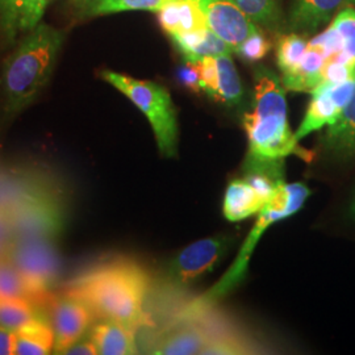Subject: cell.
Returning <instances> with one entry per match:
<instances>
[{
	"instance_id": "cell-20",
	"label": "cell",
	"mask_w": 355,
	"mask_h": 355,
	"mask_svg": "<svg viewBox=\"0 0 355 355\" xmlns=\"http://www.w3.org/2000/svg\"><path fill=\"white\" fill-rule=\"evenodd\" d=\"M171 38L186 61H199L204 57H218L223 54H232L233 51L228 44L216 36L209 28Z\"/></svg>"
},
{
	"instance_id": "cell-28",
	"label": "cell",
	"mask_w": 355,
	"mask_h": 355,
	"mask_svg": "<svg viewBox=\"0 0 355 355\" xmlns=\"http://www.w3.org/2000/svg\"><path fill=\"white\" fill-rule=\"evenodd\" d=\"M331 26L343 38V53L355 62V8L347 7L333 17Z\"/></svg>"
},
{
	"instance_id": "cell-1",
	"label": "cell",
	"mask_w": 355,
	"mask_h": 355,
	"mask_svg": "<svg viewBox=\"0 0 355 355\" xmlns=\"http://www.w3.org/2000/svg\"><path fill=\"white\" fill-rule=\"evenodd\" d=\"M150 278L144 267L116 258L92 267L71 280L64 292L83 300L103 320H114L133 329L148 324L145 299Z\"/></svg>"
},
{
	"instance_id": "cell-9",
	"label": "cell",
	"mask_w": 355,
	"mask_h": 355,
	"mask_svg": "<svg viewBox=\"0 0 355 355\" xmlns=\"http://www.w3.org/2000/svg\"><path fill=\"white\" fill-rule=\"evenodd\" d=\"M355 89V76L341 83H322L313 89L306 114L295 133V139L303 140L311 133L333 125L350 102Z\"/></svg>"
},
{
	"instance_id": "cell-24",
	"label": "cell",
	"mask_w": 355,
	"mask_h": 355,
	"mask_svg": "<svg viewBox=\"0 0 355 355\" xmlns=\"http://www.w3.org/2000/svg\"><path fill=\"white\" fill-rule=\"evenodd\" d=\"M33 302L26 299H0V328L19 331L38 318Z\"/></svg>"
},
{
	"instance_id": "cell-16",
	"label": "cell",
	"mask_w": 355,
	"mask_h": 355,
	"mask_svg": "<svg viewBox=\"0 0 355 355\" xmlns=\"http://www.w3.org/2000/svg\"><path fill=\"white\" fill-rule=\"evenodd\" d=\"M324 150L340 161L355 159V89L340 119L322 139Z\"/></svg>"
},
{
	"instance_id": "cell-15",
	"label": "cell",
	"mask_w": 355,
	"mask_h": 355,
	"mask_svg": "<svg viewBox=\"0 0 355 355\" xmlns=\"http://www.w3.org/2000/svg\"><path fill=\"white\" fill-rule=\"evenodd\" d=\"M158 15L162 29L170 37L208 28L203 10L196 0H177Z\"/></svg>"
},
{
	"instance_id": "cell-26",
	"label": "cell",
	"mask_w": 355,
	"mask_h": 355,
	"mask_svg": "<svg viewBox=\"0 0 355 355\" xmlns=\"http://www.w3.org/2000/svg\"><path fill=\"white\" fill-rule=\"evenodd\" d=\"M0 299H26L37 303L26 280L7 259H0Z\"/></svg>"
},
{
	"instance_id": "cell-29",
	"label": "cell",
	"mask_w": 355,
	"mask_h": 355,
	"mask_svg": "<svg viewBox=\"0 0 355 355\" xmlns=\"http://www.w3.org/2000/svg\"><path fill=\"white\" fill-rule=\"evenodd\" d=\"M193 64L198 70L200 91H203L209 98L216 101L217 86H218L216 57H204L199 61H193Z\"/></svg>"
},
{
	"instance_id": "cell-11",
	"label": "cell",
	"mask_w": 355,
	"mask_h": 355,
	"mask_svg": "<svg viewBox=\"0 0 355 355\" xmlns=\"http://www.w3.org/2000/svg\"><path fill=\"white\" fill-rule=\"evenodd\" d=\"M203 10L207 26L236 51L245 40L258 33L257 24L233 0H196Z\"/></svg>"
},
{
	"instance_id": "cell-13",
	"label": "cell",
	"mask_w": 355,
	"mask_h": 355,
	"mask_svg": "<svg viewBox=\"0 0 355 355\" xmlns=\"http://www.w3.org/2000/svg\"><path fill=\"white\" fill-rule=\"evenodd\" d=\"M51 0H0V32L8 44L41 23Z\"/></svg>"
},
{
	"instance_id": "cell-6",
	"label": "cell",
	"mask_w": 355,
	"mask_h": 355,
	"mask_svg": "<svg viewBox=\"0 0 355 355\" xmlns=\"http://www.w3.org/2000/svg\"><path fill=\"white\" fill-rule=\"evenodd\" d=\"M6 258L21 274L36 302L45 300L61 272V259L53 240H13Z\"/></svg>"
},
{
	"instance_id": "cell-8",
	"label": "cell",
	"mask_w": 355,
	"mask_h": 355,
	"mask_svg": "<svg viewBox=\"0 0 355 355\" xmlns=\"http://www.w3.org/2000/svg\"><path fill=\"white\" fill-rule=\"evenodd\" d=\"M13 240H54L62 232L64 209L57 192L31 196L6 209Z\"/></svg>"
},
{
	"instance_id": "cell-25",
	"label": "cell",
	"mask_w": 355,
	"mask_h": 355,
	"mask_svg": "<svg viewBox=\"0 0 355 355\" xmlns=\"http://www.w3.org/2000/svg\"><path fill=\"white\" fill-rule=\"evenodd\" d=\"M306 48L308 41L299 35H287L279 38L277 60L282 76H290L299 67Z\"/></svg>"
},
{
	"instance_id": "cell-5",
	"label": "cell",
	"mask_w": 355,
	"mask_h": 355,
	"mask_svg": "<svg viewBox=\"0 0 355 355\" xmlns=\"http://www.w3.org/2000/svg\"><path fill=\"white\" fill-rule=\"evenodd\" d=\"M102 78L146 116L161 154L166 158L177 157L179 127L170 92L152 80H141L111 70L102 71Z\"/></svg>"
},
{
	"instance_id": "cell-31",
	"label": "cell",
	"mask_w": 355,
	"mask_h": 355,
	"mask_svg": "<svg viewBox=\"0 0 355 355\" xmlns=\"http://www.w3.org/2000/svg\"><path fill=\"white\" fill-rule=\"evenodd\" d=\"M13 241L10 218L6 209H0V259L6 258Z\"/></svg>"
},
{
	"instance_id": "cell-19",
	"label": "cell",
	"mask_w": 355,
	"mask_h": 355,
	"mask_svg": "<svg viewBox=\"0 0 355 355\" xmlns=\"http://www.w3.org/2000/svg\"><path fill=\"white\" fill-rule=\"evenodd\" d=\"M266 203V199L246 179H237L229 183L223 209L229 221L237 223L258 215Z\"/></svg>"
},
{
	"instance_id": "cell-7",
	"label": "cell",
	"mask_w": 355,
	"mask_h": 355,
	"mask_svg": "<svg viewBox=\"0 0 355 355\" xmlns=\"http://www.w3.org/2000/svg\"><path fill=\"white\" fill-rule=\"evenodd\" d=\"M232 240L225 236L191 243L166 267L162 287L166 295H179L215 268L228 253Z\"/></svg>"
},
{
	"instance_id": "cell-2",
	"label": "cell",
	"mask_w": 355,
	"mask_h": 355,
	"mask_svg": "<svg viewBox=\"0 0 355 355\" xmlns=\"http://www.w3.org/2000/svg\"><path fill=\"white\" fill-rule=\"evenodd\" d=\"M64 32L40 23L20 40L7 57L0 76L4 110L15 114L26 110L46 86L64 45Z\"/></svg>"
},
{
	"instance_id": "cell-33",
	"label": "cell",
	"mask_w": 355,
	"mask_h": 355,
	"mask_svg": "<svg viewBox=\"0 0 355 355\" xmlns=\"http://www.w3.org/2000/svg\"><path fill=\"white\" fill-rule=\"evenodd\" d=\"M16 334L10 330L0 328V355H10L15 353Z\"/></svg>"
},
{
	"instance_id": "cell-10",
	"label": "cell",
	"mask_w": 355,
	"mask_h": 355,
	"mask_svg": "<svg viewBox=\"0 0 355 355\" xmlns=\"http://www.w3.org/2000/svg\"><path fill=\"white\" fill-rule=\"evenodd\" d=\"M51 328L54 331L53 354H64L79 341L94 320V311L83 300L64 292L51 303Z\"/></svg>"
},
{
	"instance_id": "cell-3",
	"label": "cell",
	"mask_w": 355,
	"mask_h": 355,
	"mask_svg": "<svg viewBox=\"0 0 355 355\" xmlns=\"http://www.w3.org/2000/svg\"><path fill=\"white\" fill-rule=\"evenodd\" d=\"M249 139L246 158L259 161H284L299 155L309 161L306 150L299 146L288 124L286 92L278 76L267 69L255 74L253 111L243 116Z\"/></svg>"
},
{
	"instance_id": "cell-14",
	"label": "cell",
	"mask_w": 355,
	"mask_h": 355,
	"mask_svg": "<svg viewBox=\"0 0 355 355\" xmlns=\"http://www.w3.org/2000/svg\"><path fill=\"white\" fill-rule=\"evenodd\" d=\"M98 354L132 355L139 353L136 329L114 320H103L91 331Z\"/></svg>"
},
{
	"instance_id": "cell-34",
	"label": "cell",
	"mask_w": 355,
	"mask_h": 355,
	"mask_svg": "<svg viewBox=\"0 0 355 355\" xmlns=\"http://www.w3.org/2000/svg\"><path fill=\"white\" fill-rule=\"evenodd\" d=\"M350 214H352V216L355 218V198L354 200H353V203H352V207H350Z\"/></svg>"
},
{
	"instance_id": "cell-4",
	"label": "cell",
	"mask_w": 355,
	"mask_h": 355,
	"mask_svg": "<svg viewBox=\"0 0 355 355\" xmlns=\"http://www.w3.org/2000/svg\"><path fill=\"white\" fill-rule=\"evenodd\" d=\"M311 190L303 183H291L282 184L272 198L267 202L266 205L259 211L255 225L250 230L246 241L239 253L237 259L227 271L224 278L217 282L214 288L203 293L199 299H195L190 306L184 308V315H195L202 313L204 309L211 308L217 303L221 297L233 291L237 286H240L242 280L245 279L248 265L250 257L262 234L270 228L274 223L284 220L290 216L297 214L304 205Z\"/></svg>"
},
{
	"instance_id": "cell-21",
	"label": "cell",
	"mask_w": 355,
	"mask_h": 355,
	"mask_svg": "<svg viewBox=\"0 0 355 355\" xmlns=\"http://www.w3.org/2000/svg\"><path fill=\"white\" fill-rule=\"evenodd\" d=\"M177 0H74L83 16H103L128 11L159 12Z\"/></svg>"
},
{
	"instance_id": "cell-30",
	"label": "cell",
	"mask_w": 355,
	"mask_h": 355,
	"mask_svg": "<svg viewBox=\"0 0 355 355\" xmlns=\"http://www.w3.org/2000/svg\"><path fill=\"white\" fill-rule=\"evenodd\" d=\"M270 49H271L270 42L262 36L261 32H258V33H254L253 36H250L248 40H245L236 53L243 60L254 62L266 57Z\"/></svg>"
},
{
	"instance_id": "cell-12",
	"label": "cell",
	"mask_w": 355,
	"mask_h": 355,
	"mask_svg": "<svg viewBox=\"0 0 355 355\" xmlns=\"http://www.w3.org/2000/svg\"><path fill=\"white\" fill-rule=\"evenodd\" d=\"M214 340L202 324L192 316H183L155 336L148 353L161 355L203 354L204 349Z\"/></svg>"
},
{
	"instance_id": "cell-22",
	"label": "cell",
	"mask_w": 355,
	"mask_h": 355,
	"mask_svg": "<svg viewBox=\"0 0 355 355\" xmlns=\"http://www.w3.org/2000/svg\"><path fill=\"white\" fill-rule=\"evenodd\" d=\"M15 334L16 340L13 354L48 355L53 353L54 331L42 318H35Z\"/></svg>"
},
{
	"instance_id": "cell-27",
	"label": "cell",
	"mask_w": 355,
	"mask_h": 355,
	"mask_svg": "<svg viewBox=\"0 0 355 355\" xmlns=\"http://www.w3.org/2000/svg\"><path fill=\"white\" fill-rule=\"evenodd\" d=\"M254 24L268 26L279 12V0H233Z\"/></svg>"
},
{
	"instance_id": "cell-32",
	"label": "cell",
	"mask_w": 355,
	"mask_h": 355,
	"mask_svg": "<svg viewBox=\"0 0 355 355\" xmlns=\"http://www.w3.org/2000/svg\"><path fill=\"white\" fill-rule=\"evenodd\" d=\"M64 354H73V355H94L98 354V350H96V346L95 343H92V340H79L76 343H73Z\"/></svg>"
},
{
	"instance_id": "cell-18",
	"label": "cell",
	"mask_w": 355,
	"mask_h": 355,
	"mask_svg": "<svg viewBox=\"0 0 355 355\" xmlns=\"http://www.w3.org/2000/svg\"><path fill=\"white\" fill-rule=\"evenodd\" d=\"M328 55L315 42L309 41L299 67L287 76H282L284 89L297 92H312L322 83V71Z\"/></svg>"
},
{
	"instance_id": "cell-17",
	"label": "cell",
	"mask_w": 355,
	"mask_h": 355,
	"mask_svg": "<svg viewBox=\"0 0 355 355\" xmlns=\"http://www.w3.org/2000/svg\"><path fill=\"white\" fill-rule=\"evenodd\" d=\"M347 7H355V0H295L292 26L302 31H313Z\"/></svg>"
},
{
	"instance_id": "cell-23",
	"label": "cell",
	"mask_w": 355,
	"mask_h": 355,
	"mask_svg": "<svg viewBox=\"0 0 355 355\" xmlns=\"http://www.w3.org/2000/svg\"><path fill=\"white\" fill-rule=\"evenodd\" d=\"M218 86L216 101L228 107L240 104L242 99V83L239 71L233 64L230 54H223L216 57Z\"/></svg>"
}]
</instances>
